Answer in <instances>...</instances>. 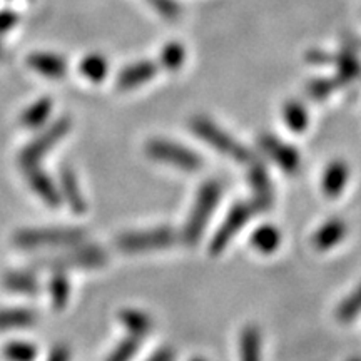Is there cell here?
Instances as JSON below:
<instances>
[{"mask_svg":"<svg viewBox=\"0 0 361 361\" xmlns=\"http://www.w3.org/2000/svg\"><path fill=\"white\" fill-rule=\"evenodd\" d=\"M59 192L61 197H64L67 204L75 214H82L87 209L85 204V197L82 191H80L78 176L71 168H62L61 176H59Z\"/></svg>","mask_w":361,"mask_h":361,"instance_id":"8fae6325","label":"cell"},{"mask_svg":"<svg viewBox=\"0 0 361 361\" xmlns=\"http://www.w3.org/2000/svg\"><path fill=\"white\" fill-rule=\"evenodd\" d=\"M24 173H25L27 180H29L30 188H32V191L37 194L45 204L52 207H57L61 204L62 201L61 192H59V188H56V184H54L51 176L45 174L42 169H39V166L24 169Z\"/></svg>","mask_w":361,"mask_h":361,"instance_id":"30bf717a","label":"cell"},{"mask_svg":"<svg viewBox=\"0 0 361 361\" xmlns=\"http://www.w3.org/2000/svg\"><path fill=\"white\" fill-rule=\"evenodd\" d=\"M147 2L166 19H176L179 16V6L176 0H147Z\"/></svg>","mask_w":361,"mask_h":361,"instance_id":"1f68e13d","label":"cell"},{"mask_svg":"<svg viewBox=\"0 0 361 361\" xmlns=\"http://www.w3.org/2000/svg\"><path fill=\"white\" fill-rule=\"evenodd\" d=\"M47 361H71V351L67 346H56L49 355Z\"/></svg>","mask_w":361,"mask_h":361,"instance_id":"836d02e7","label":"cell"},{"mask_svg":"<svg viewBox=\"0 0 361 361\" xmlns=\"http://www.w3.org/2000/svg\"><path fill=\"white\" fill-rule=\"evenodd\" d=\"M346 224L341 219H331L324 223L313 236V246L319 251H326L336 246L345 238Z\"/></svg>","mask_w":361,"mask_h":361,"instance_id":"5bb4252c","label":"cell"},{"mask_svg":"<svg viewBox=\"0 0 361 361\" xmlns=\"http://www.w3.org/2000/svg\"><path fill=\"white\" fill-rule=\"evenodd\" d=\"M4 284H6L7 290L27 296H32L39 291V284L32 274L22 273V271H19V273H8L6 279H4Z\"/></svg>","mask_w":361,"mask_h":361,"instance_id":"d4e9b609","label":"cell"},{"mask_svg":"<svg viewBox=\"0 0 361 361\" xmlns=\"http://www.w3.org/2000/svg\"><path fill=\"white\" fill-rule=\"evenodd\" d=\"M361 313V286L351 293L348 298L341 301V305L336 310V318L341 323H350L356 316Z\"/></svg>","mask_w":361,"mask_h":361,"instance_id":"484cf974","label":"cell"},{"mask_svg":"<svg viewBox=\"0 0 361 361\" xmlns=\"http://www.w3.org/2000/svg\"><path fill=\"white\" fill-rule=\"evenodd\" d=\"M17 24V16L12 12H0V34L11 30Z\"/></svg>","mask_w":361,"mask_h":361,"instance_id":"d6a6232c","label":"cell"},{"mask_svg":"<svg viewBox=\"0 0 361 361\" xmlns=\"http://www.w3.org/2000/svg\"><path fill=\"white\" fill-rule=\"evenodd\" d=\"M146 152L152 159L184 171H196L202 166V159L191 149L166 139H152L146 144Z\"/></svg>","mask_w":361,"mask_h":361,"instance_id":"5b68a950","label":"cell"},{"mask_svg":"<svg viewBox=\"0 0 361 361\" xmlns=\"http://www.w3.org/2000/svg\"><path fill=\"white\" fill-rule=\"evenodd\" d=\"M279 243H281V233L271 224L261 226V228L256 229L251 236V245L258 251L264 252V255H269V252L276 250Z\"/></svg>","mask_w":361,"mask_h":361,"instance_id":"ac0fdd59","label":"cell"},{"mask_svg":"<svg viewBox=\"0 0 361 361\" xmlns=\"http://www.w3.org/2000/svg\"><path fill=\"white\" fill-rule=\"evenodd\" d=\"M4 57V51H2V47H0V59Z\"/></svg>","mask_w":361,"mask_h":361,"instance_id":"d590c367","label":"cell"},{"mask_svg":"<svg viewBox=\"0 0 361 361\" xmlns=\"http://www.w3.org/2000/svg\"><path fill=\"white\" fill-rule=\"evenodd\" d=\"M121 316V322L124 323V326L129 329L130 335L142 338L144 335H147L151 331V318L147 314L141 313V311H135V310H124Z\"/></svg>","mask_w":361,"mask_h":361,"instance_id":"603a6c76","label":"cell"},{"mask_svg":"<svg viewBox=\"0 0 361 361\" xmlns=\"http://www.w3.org/2000/svg\"><path fill=\"white\" fill-rule=\"evenodd\" d=\"M37 319L34 311L24 308L13 310H0V329H12V328H25L32 326Z\"/></svg>","mask_w":361,"mask_h":361,"instance_id":"ffe728a7","label":"cell"},{"mask_svg":"<svg viewBox=\"0 0 361 361\" xmlns=\"http://www.w3.org/2000/svg\"><path fill=\"white\" fill-rule=\"evenodd\" d=\"M221 184L216 180H207L202 184L197 191L196 202H194L191 216H189L186 228H184V243L189 246H194L204 233V228L209 221L211 214L218 206L221 200Z\"/></svg>","mask_w":361,"mask_h":361,"instance_id":"6da1fadb","label":"cell"},{"mask_svg":"<svg viewBox=\"0 0 361 361\" xmlns=\"http://www.w3.org/2000/svg\"><path fill=\"white\" fill-rule=\"evenodd\" d=\"M239 360L261 361V333L255 324H250L239 336Z\"/></svg>","mask_w":361,"mask_h":361,"instance_id":"e0dca14e","label":"cell"},{"mask_svg":"<svg viewBox=\"0 0 361 361\" xmlns=\"http://www.w3.org/2000/svg\"><path fill=\"white\" fill-rule=\"evenodd\" d=\"M333 61H336L338 75L335 79L338 80V82H340V85L346 84V82H351V80L360 75L361 64H360L358 57H356L351 51L341 52L340 56L333 59Z\"/></svg>","mask_w":361,"mask_h":361,"instance_id":"44dd1931","label":"cell"},{"mask_svg":"<svg viewBox=\"0 0 361 361\" xmlns=\"http://www.w3.org/2000/svg\"><path fill=\"white\" fill-rule=\"evenodd\" d=\"M139 345H141V338L130 335V338L124 340L114 351H112L107 361H130V358L137 353Z\"/></svg>","mask_w":361,"mask_h":361,"instance_id":"f546056e","label":"cell"},{"mask_svg":"<svg viewBox=\"0 0 361 361\" xmlns=\"http://www.w3.org/2000/svg\"><path fill=\"white\" fill-rule=\"evenodd\" d=\"M69 130L71 121L67 119V117H62V119H59L56 124L51 126L49 129H45L42 134L32 139V141L27 144L24 151L20 152L19 159L22 169H29L39 166V162L44 159V156L47 154L57 142H61Z\"/></svg>","mask_w":361,"mask_h":361,"instance_id":"8992f818","label":"cell"},{"mask_svg":"<svg viewBox=\"0 0 361 361\" xmlns=\"http://www.w3.org/2000/svg\"><path fill=\"white\" fill-rule=\"evenodd\" d=\"M259 146L271 159L276 162L284 173H298V169H300L301 166V159L296 149L291 147L290 144L283 142L281 139L274 137V135L271 134H263L259 135Z\"/></svg>","mask_w":361,"mask_h":361,"instance_id":"9c48e42d","label":"cell"},{"mask_svg":"<svg viewBox=\"0 0 361 361\" xmlns=\"http://www.w3.org/2000/svg\"><path fill=\"white\" fill-rule=\"evenodd\" d=\"M192 361H206V360H202V358H194Z\"/></svg>","mask_w":361,"mask_h":361,"instance_id":"8d00e7d4","label":"cell"},{"mask_svg":"<svg viewBox=\"0 0 361 361\" xmlns=\"http://www.w3.org/2000/svg\"><path fill=\"white\" fill-rule=\"evenodd\" d=\"M259 213L258 207L252 201L250 202H238L236 206L229 211V214L226 216L223 224L219 226V229L216 231L213 241L209 245V251L213 256H218L224 251V247L231 243V239L241 231L243 226L251 219V216Z\"/></svg>","mask_w":361,"mask_h":361,"instance_id":"52a82bcc","label":"cell"},{"mask_svg":"<svg viewBox=\"0 0 361 361\" xmlns=\"http://www.w3.org/2000/svg\"><path fill=\"white\" fill-rule=\"evenodd\" d=\"M49 296H51V303L56 310L66 308V305L69 303L71 284L62 271H56V274L49 281Z\"/></svg>","mask_w":361,"mask_h":361,"instance_id":"d6986e66","label":"cell"},{"mask_svg":"<svg viewBox=\"0 0 361 361\" xmlns=\"http://www.w3.org/2000/svg\"><path fill=\"white\" fill-rule=\"evenodd\" d=\"M348 166L343 161H335L328 166L323 176V192L328 197H335L343 191L348 180Z\"/></svg>","mask_w":361,"mask_h":361,"instance_id":"2e32d148","label":"cell"},{"mask_svg":"<svg viewBox=\"0 0 361 361\" xmlns=\"http://www.w3.org/2000/svg\"><path fill=\"white\" fill-rule=\"evenodd\" d=\"M4 355L8 361H34L37 350L34 345L25 341H13L8 343L4 350Z\"/></svg>","mask_w":361,"mask_h":361,"instance_id":"f1b7e54d","label":"cell"},{"mask_svg":"<svg viewBox=\"0 0 361 361\" xmlns=\"http://www.w3.org/2000/svg\"><path fill=\"white\" fill-rule=\"evenodd\" d=\"M250 183L252 191H255V202L258 211L268 209L273 202V189H271V180L269 176L266 173L264 166L259 162H252L250 169Z\"/></svg>","mask_w":361,"mask_h":361,"instance_id":"4fadbf2b","label":"cell"},{"mask_svg":"<svg viewBox=\"0 0 361 361\" xmlns=\"http://www.w3.org/2000/svg\"><path fill=\"white\" fill-rule=\"evenodd\" d=\"M340 87V82L333 79H314L313 82L308 84V92L310 96L316 99V101H322V99H326L333 90Z\"/></svg>","mask_w":361,"mask_h":361,"instance_id":"4dcf8cb0","label":"cell"},{"mask_svg":"<svg viewBox=\"0 0 361 361\" xmlns=\"http://www.w3.org/2000/svg\"><path fill=\"white\" fill-rule=\"evenodd\" d=\"M29 66L35 72L45 75V78L59 79L66 74V62L64 59L54 56V54H40L35 52L29 57Z\"/></svg>","mask_w":361,"mask_h":361,"instance_id":"9a60e30c","label":"cell"},{"mask_svg":"<svg viewBox=\"0 0 361 361\" xmlns=\"http://www.w3.org/2000/svg\"><path fill=\"white\" fill-rule=\"evenodd\" d=\"M107 263L106 251L99 246H78L74 250L62 252L39 261V266L45 269H56L64 273L66 269H94Z\"/></svg>","mask_w":361,"mask_h":361,"instance_id":"277c9868","label":"cell"},{"mask_svg":"<svg viewBox=\"0 0 361 361\" xmlns=\"http://www.w3.org/2000/svg\"><path fill=\"white\" fill-rule=\"evenodd\" d=\"M87 239V233L78 228H49V229H22L16 233L13 243L24 250L35 247L78 246Z\"/></svg>","mask_w":361,"mask_h":361,"instance_id":"7a4b0ae2","label":"cell"},{"mask_svg":"<svg viewBox=\"0 0 361 361\" xmlns=\"http://www.w3.org/2000/svg\"><path fill=\"white\" fill-rule=\"evenodd\" d=\"M149 361H174V353L173 350L162 348L159 351H156V353L149 358Z\"/></svg>","mask_w":361,"mask_h":361,"instance_id":"e575fe53","label":"cell"},{"mask_svg":"<svg viewBox=\"0 0 361 361\" xmlns=\"http://www.w3.org/2000/svg\"><path fill=\"white\" fill-rule=\"evenodd\" d=\"M189 126H191L192 133L196 134L197 137L209 144L211 147L216 149V151L221 152V154L233 157V159L238 162L251 161L250 149L243 146V144H239L233 135H229L226 130L221 129L219 126H216L213 121L207 119V117L204 116L192 117L191 124Z\"/></svg>","mask_w":361,"mask_h":361,"instance_id":"3957f363","label":"cell"},{"mask_svg":"<svg viewBox=\"0 0 361 361\" xmlns=\"http://www.w3.org/2000/svg\"><path fill=\"white\" fill-rule=\"evenodd\" d=\"M283 117L288 128L295 133H301L308 126V112H306L303 104L298 101H288L284 104Z\"/></svg>","mask_w":361,"mask_h":361,"instance_id":"cb8c5ba5","label":"cell"},{"mask_svg":"<svg viewBox=\"0 0 361 361\" xmlns=\"http://www.w3.org/2000/svg\"><path fill=\"white\" fill-rule=\"evenodd\" d=\"M80 71L85 78H89L92 82H101V80L106 78L107 74V61L102 56H94L85 57L80 64Z\"/></svg>","mask_w":361,"mask_h":361,"instance_id":"83f0119b","label":"cell"},{"mask_svg":"<svg viewBox=\"0 0 361 361\" xmlns=\"http://www.w3.org/2000/svg\"><path fill=\"white\" fill-rule=\"evenodd\" d=\"M350 361H361V360H358V358H353V360H350Z\"/></svg>","mask_w":361,"mask_h":361,"instance_id":"74e56055","label":"cell"},{"mask_svg":"<svg viewBox=\"0 0 361 361\" xmlns=\"http://www.w3.org/2000/svg\"><path fill=\"white\" fill-rule=\"evenodd\" d=\"M51 109H52V102L51 99H40V101L34 102L32 106L27 109L24 114H22V124L25 126V128L29 129H35V128H40L45 121H47V117L51 116Z\"/></svg>","mask_w":361,"mask_h":361,"instance_id":"7402d4cb","label":"cell"},{"mask_svg":"<svg viewBox=\"0 0 361 361\" xmlns=\"http://www.w3.org/2000/svg\"><path fill=\"white\" fill-rule=\"evenodd\" d=\"M157 64L151 61H139L130 64L117 75V87L123 90L135 89L139 85L146 84L156 75Z\"/></svg>","mask_w":361,"mask_h":361,"instance_id":"7c38bea8","label":"cell"},{"mask_svg":"<svg viewBox=\"0 0 361 361\" xmlns=\"http://www.w3.org/2000/svg\"><path fill=\"white\" fill-rule=\"evenodd\" d=\"M186 61V51H184L183 44L171 42L162 49L161 52V66L168 71H178Z\"/></svg>","mask_w":361,"mask_h":361,"instance_id":"4316f807","label":"cell"},{"mask_svg":"<svg viewBox=\"0 0 361 361\" xmlns=\"http://www.w3.org/2000/svg\"><path fill=\"white\" fill-rule=\"evenodd\" d=\"M176 243V233L169 228L149 229V231L126 233L117 238V247L126 252H142L151 250H162Z\"/></svg>","mask_w":361,"mask_h":361,"instance_id":"ba28073f","label":"cell"}]
</instances>
